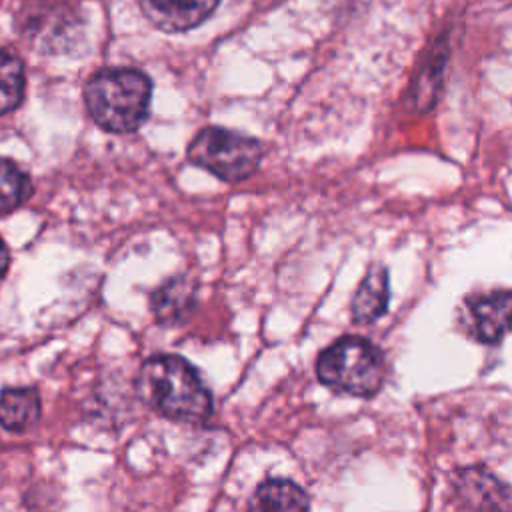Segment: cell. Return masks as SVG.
I'll return each instance as SVG.
<instances>
[{"mask_svg":"<svg viewBox=\"0 0 512 512\" xmlns=\"http://www.w3.org/2000/svg\"><path fill=\"white\" fill-rule=\"evenodd\" d=\"M142 402L168 420L200 424L212 414V394L198 370L176 354H156L138 372Z\"/></svg>","mask_w":512,"mask_h":512,"instance_id":"6da1fadb","label":"cell"},{"mask_svg":"<svg viewBox=\"0 0 512 512\" xmlns=\"http://www.w3.org/2000/svg\"><path fill=\"white\" fill-rule=\"evenodd\" d=\"M84 100L100 128L134 132L148 118L152 82L136 68H104L86 82Z\"/></svg>","mask_w":512,"mask_h":512,"instance_id":"7a4b0ae2","label":"cell"},{"mask_svg":"<svg viewBox=\"0 0 512 512\" xmlns=\"http://www.w3.org/2000/svg\"><path fill=\"white\" fill-rule=\"evenodd\" d=\"M316 374L334 392L370 398L384 382V358L366 338L342 336L322 350Z\"/></svg>","mask_w":512,"mask_h":512,"instance_id":"3957f363","label":"cell"},{"mask_svg":"<svg viewBox=\"0 0 512 512\" xmlns=\"http://www.w3.org/2000/svg\"><path fill=\"white\" fill-rule=\"evenodd\" d=\"M262 144L226 128H204L188 146V160L220 180L240 182L254 174L262 160Z\"/></svg>","mask_w":512,"mask_h":512,"instance_id":"277c9868","label":"cell"},{"mask_svg":"<svg viewBox=\"0 0 512 512\" xmlns=\"http://www.w3.org/2000/svg\"><path fill=\"white\" fill-rule=\"evenodd\" d=\"M468 332L482 344H496L512 330V290H494L466 298Z\"/></svg>","mask_w":512,"mask_h":512,"instance_id":"5b68a950","label":"cell"},{"mask_svg":"<svg viewBox=\"0 0 512 512\" xmlns=\"http://www.w3.org/2000/svg\"><path fill=\"white\" fill-rule=\"evenodd\" d=\"M220 0H140L144 16L162 32H186L202 24Z\"/></svg>","mask_w":512,"mask_h":512,"instance_id":"8992f818","label":"cell"},{"mask_svg":"<svg viewBox=\"0 0 512 512\" xmlns=\"http://www.w3.org/2000/svg\"><path fill=\"white\" fill-rule=\"evenodd\" d=\"M390 300V286H388V272L384 266L374 264L352 298V320L356 324H372L376 322L388 308Z\"/></svg>","mask_w":512,"mask_h":512,"instance_id":"52a82bcc","label":"cell"},{"mask_svg":"<svg viewBox=\"0 0 512 512\" xmlns=\"http://www.w3.org/2000/svg\"><path fill=\"white\" fill-rule=\"evenodd\" d=\"M308 494L288 478H266L258 484L250 512H308Z\"/></svg>","mask_w":512,"mask_h":512,"instance_id":"ba28073f","label":"cell"},{"mask_svg":"<svg viewBox=\"0 0 512 512\" xmlns=\"http://www.w3.org/2000/svg\"><path fill=\"white\" fill-rule=\"evenodd\" d=\"M196 304V282L174 276L152 294V310L160 324L182 322Z\"/></svg>","mask_w":512,"mask_h":512,"instance_id":"9c48e42d","label":"cell"},{"mask_svg":"<svg viewBox=\"0 0 512 512\" xmlns=\"http://www.w3.org/2000/svg\"><path fill=\"white\" fill-rule=\"evenodd\" d=\"M40 396L36 388L18 386L0 392V426L10 432H22L40 418Z\"/></svg>","mask_w":512,"mask_h":512,"instance_id":"30bf717a","label":"cell"},{"mask_svg":"<svg viewBox=\"0 0 512 512\" xmlns=\"http://www.w3.org/2000/svg\"><path fill=\"white\" fill-rule=\"evenodd\" d=\"M456 490L466 504L478 510L502 508L504 504V486L486 470H462L456 476Z\"/></svg>","mask_w":512,"mask_h":512,"instance_id":"8fae6325","label":"cell"},{"mask_svg":"<svg viewBox=\"0 0 512 512\" xmlns=\"http://www.w3.org/2000/svg\"><path fill=\"white\" fill-rule=\"evenodd\" d=\"M32 194L30 176L12 160L0 158V216L20 208Z\"/></svg>","mask_w":512,"mask_h":512,"instance_id":"7c38bea8","label":"cell"},{"mask_svg":"<svg viewBox=\"0 0 512 512\" xmlns=\"http://www.w3.org/2000/svg\"><path fill=\"white\" fill-rule=\"evenodd\" d=\"M24 66L14 54L0 50V114L20 106L24 96Z\"/></svg>","mask_w":512,"mask_h":512,"instance_id":"4fadbf2b","label":"cell"},{"mask_svg":"<svg viewBox=\"0 0 512 512\" xmlns=\"http://www.w3.org/2000/svg\"><path fill=\"white\" fill-rule=\"evenodd\" d=\"M8 264H10V254H8V248H6L4 240L0 238V276L6 272Z\"/></svg>","mask_w":512,"mask_h":512,"instance_id":"5bb4252c","label":"cell"}]
</instances>
